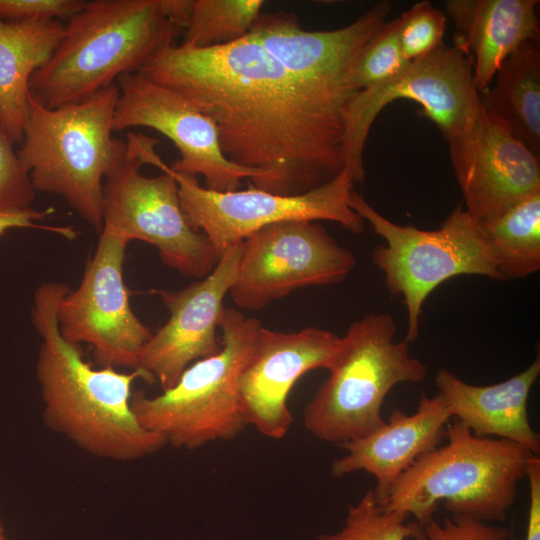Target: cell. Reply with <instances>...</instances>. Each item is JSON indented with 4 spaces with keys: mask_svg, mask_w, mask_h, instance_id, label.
Segmentation results:
<instances>
[{
    "mask_svg": "<svg viewBox=\"0 0 540 540\" xmlns=\"http://www.w3.org/2000/svg\"><path fill=\"white\" fill-rule=\"evenodd\" d=\"M401 50L399 19L386 21L364 46L350 74L352 85L361 90L391 82L409 66Z\"/></svg>",
    "mask_w": 540,
    "mask_h": 540,
    "instance_id": "4316f807",
    "label": "cell"
},
{
    "mask_svg": "<svg viewBox=\"0 0 540 540\" xmlns=\"http://www.w3.org/2000/svg\"><path fill=\"white\" fill-rule=\"evenodd\" d=\"M398 19L401 50L408 61L427 55L443 43L447 17L430 1L415 3Z\"/></svg>",
    "mask_w": 540,
    "mask_h": 540,
    "instance_id": "83f0119b",
    "label": "cell"
},
{
    "mask_svg": "<svg viewBox=\"0 0 540 540\" xmlns=\"http://www.w3.org/2000/svg\"><path fill=\"white\" fill-rule=\"evenodd\" d=\"M63 34L59 20L0 19V122L14 143L23 139L29 80L50 59Z\"/></svg>",
    "mask_w": 540,
    "mask_h": 540,
    "instance_id": "7402d4cb",
    "label": "cell"
},
{
    "mask_svg": "<svg viewBox=\"0 0 540 540\" xmlns=\"http://www.w3.org/2000/svg\"><path fill=\"white\" fill-rule=\"evenodd\" d=\"M243 242L226 249L210 274L180 290L155 292L168 309V321L152 334L140 354L142 380L173 387L194 361L219 352L217 328L223 300L235 281Z\"/></svg>",
    "mask_w": 540,
    "mask_h": 540,
    "instance_id": "9a60e30c",
    "label": "cell"
},
{
    "mask_svg": "<svg viewBox=\"0 0 540 540\" xmlns=\"http://www.w3.org/2000/svg\"><path fill=\"white\" fill-rule=\"evenodd\" d=\"M137 73L208 116L223 155L262 174L252 187L300 195L346 168L349 112L356 96L291 72L248 36L210 48L175 44Z\"/></svg>",
    "mask_w": 540,
    "mask_h": 540,
    "instance_id": "6da1fadb",
    "label": "cell"
},
{
    "mask_svg": "<svg viewBox=\"0 0 540 540\" xmlns=\"http://www.w3.org/2000/svg\"><path fill=\"white\" fill-rule=\"evenodd\" d=\"M395 334V320L387 313L366 315L349 326L329 376L303 412L313 436L339 445L365 437L385 423L381 409L394 386L424 380L426 365Z\"/></svg>",
    "mask_w": 540,
    "mask_h": 540,
    "instance_id": "8992f818",
    "label": "cell"
},
{
    "mask_svg": "<svg viewBox=\"0 0 540 540\" xmlns=\"http://www.w3.org/2000/svg\"><path fill=\"white\" fill-rule=\"evenodd\" d=\"M165 16L181 31L187 28L194 0H159Z\"/></svg>",
    "mask_w": 540,
    "mask_h": 540,
    "instance_id": "836d02e7",
    "label": "cell"
},
{
    "mask_svg": "<svg viewBox=\"0 0 540 540\" xmlns=\"http://www.w3.org/2000/svg\"><path fill=\"white\" fill-rule=\"evenodd\" d=\"M262 324L238 309L224 307L218 322V353L188 366L177 383L161 394H132L139 423L167 444L189 450L217 440H232L247 426L238 379Z\"/></svg>",
    "mask_w": 540,
    "mask_h": 540,
    "instance_id": "52a82bcc",
    "label": "cell"
},
{
    "mask_svg": "<svg viewBox=\"0 0 540 540\" xmlns=\"http://www.w3.org/2000/svg\"><path fill=\"white\" fill-rule=\"evenodd\" d=\"M423 531L424 540H516L506 527L464 515H452L441 523L432 518Z\"/></svg>",
    "mask_w": 540,
    "mask_h": 540,
    "instance_id": "f546056e",
    "label": "cell"
},
{
    "mask_svg": "<svg viewBox=\"0 0 540 540\" xmlns=\"http://www.w3.org/2000/svg\"><path fill=\"white\" fill-rule=\"evenodd\" d=\"M349 206L385 240L372 255L392 295L402 296L407 312L404 341L419 336L420 316L428 296L443 282L459 275L503 280L488 246L482 224L460 204L437 230L398 225L352 190Z\"/></svg>",
    "mask_w": 540,
    "mask_h": 540,
    "instance_id": "ba28073f",
    "label": "cell"
},
{
    "mask_svg": "<svg viewBox=\"0 0 540 540\" xmlns=\"http://www.w3.org/2000/svg\"><path fill=\"white\" fill-rule=\"evenodd\" d=\"M262 0H194L182 45L210 48L245 38L262 13Z\"/></svg>",
    "mask_w": 540,
    "mask_h": 540,
    "instance_id": "d4e9b609",
    "label": "cell"
},
{
    "mask_svg": "<svg viewBox=\"0 0 540 540\" xmlns=\"http://www.w3.org/2000/svg\"><path fill=\"white\" fill-rule=\"evenodd\" d=\"M340 341L335 333L317 327L283 332L261 325L238 379L247 426L282 439L293 423L287 405L291 389L307 372L328 370Z\"/></svg>",
    "mask_w": 540,
    "mask_h": 540,
    "instance_id": "2e32d148",
    "label": "cell"
},
{
    "mask_svg": "<svg viewBox=\"0 0 540 540\" xmlns=\"http://www.w3.org/2000/svg\"><path fill=\"white\" fill-rule=\"evenodd\" d=\"M540 38L521 44L480 93L483 110L540 157Z\"/></svg>",
    "mask_w": 540,
    "mask_h": 540,
    "instance_id": "603a6c76",
    "label": "cell"
},
{
    "mask_svg": "<svg viewBox=\"0 0 540 540\" xmlns=\"http://www.w3.org/2000/svg\"><path fill=\"white\" fill-rule=\"evenodd\" d=\"M120 95L117 83L72 105L50 109L29 92L28 116L17 152L35 191L65 199L101 232L104 182L126 156V142L114 138Z\"/></svg>",
    "mask_w": 540,
    "mask_h": 540,
    "instance_id": "5b68a950",
    "label": "cell"
},
{
    "mask_svg": "<svg viewBox=\"0 0 540 540\" xmlns=\"http://www.w3.org/2000/svg\"><path fill=\"white\" fill-rule=\"evenodd\" d=\"M444 439L395 481L381 506L413 516L422 527L441 502L452 515L506 520L518 484L539 455L506 439L477 437L457 420L448 424Z\"/></svg>",
    "mask_w": 540,
    "mask_h": 540,
    "instance_id": "277c9868",
    "label": "cell"
},
{
    "mask_svg": "<svg viewBox=\"0 0 540 540\" xmlns=\"http://www.w3.org/2000/svg\"><path fill=\"white\" fill-rule=\"evenodd\" d=\"M451 418L441 393L422 394L414 413L394 409L377 430L340 444L346 455L333 461L331 474L336 478L356 471L371 474L376 479V500L383 505L395 481L420 456L441 444Z\"/></svg>",
    "mask_w": 540,
    "mask_h": 540,
    "instance_id": "ac0fdd59",
    "label": "cell"
},
{
    "mask_svg": "<svg viewBox=\"0 0 540 540\" xmlns=\"http://www.w3.org/2000/svg\"><path fill=\"white\" fill-rule=\"evenodd\" d=\"M14 144L0 122V213L3 214L30 211L35 198L30 174Z\"/></svg>",
    "mask_w": 540,
    "mask_h": 540,
    "instance_id": "f1b7e54d",
    "label": "cell"
},
{
    "mask_svg": "<svg viewBox=\"0 0 540 540\" xmlns=\"http://www.w3.org/2000/svg\"><path fill=\"white\" fill-rule=\"evenodd\" d=\"M539 159L484 111L472 158L456 178L464 209L487 223L540 191Z\"/></svg>",
    "mask_w": 540,
    "mask_h": 540,
    "instance_id": "d6986e66",
    "label": "cell"
},
{
    "mask_svg": "<svg viewBox=\"0 0 540 540\" xmlns=\"http://www.w3.org/2000/svg\"><path fill=\"white\" fill-rule=\"evenodd\" d=\"M392 4L382 1L355 21L328 31H306L288 12L261 13L248 33L284 67L326 89L356 96L351 69L360 52L386 22Z\"/></svg>",
    "mask_w": 540,
    "mask_h": 540,
    "instance_id": "e0dca14e",
    "label": "cell"
},
{
    "mask_svg": "<svg viewBox=\"0 0 540 540\" xmlns=\"http://www.w3.org/2000/svg\"><path fill=\"white\" fill-rule=\"evenodd\" d=\"M397 99L420 104L445 138L455 176H460L472 158L484 110L469 57L443 42L411 61L396 79L356 95L349 112L346 163L355 183L365 177L363 149L369 130L380 111Z\"/></svg>",
    "mask_w": 540,
    "mask_h": 540,
    "instance_id": "9c48e42d",
    "label": "cell"
},
{
    "mask_svg": "<svg viewBox=\"0 0 540 540\" xmlns=\"http://www.w3.org/2000/svg\"><path fill=\"white\" fill-rule=\"evenodd\" d=\"M180 32L159 0L86 2L64 24L50 59L32 74L29 92L50 109L79 103L139 72L175 45Z\"/></svg>",
    "mask_w": 540,
    "mask_h": 540,
    "instance_id": "3957f363",
    "label": "cell"
},
{
    "mask_svg": "<svg viewBox=\"0 0 540 540\" xmlns=\"http://www.w3.org/2000/svg\"><path fill=\"white\" fill-rule=\"evenodd\" d=\"M355 263L353 253L322 225L306 220L278 222L243 241L229 294L239 308L260 310L297 289L339 283Z\"/></svg>",
    "mask_w": 540,
    "mask_h": 540,
    "instance_id": "7c38bea8",
    "label": "cell"
},
{
    "mask_svg": "<svg viewBox=\"0 0 540 540\" xmlns=\"http://www.w3.org/2000/svg\"><path fill=\"white\" fill-rule=\"evenodd\" d=\"M87 1L0 0V19L13 22L70 19Z\"/></svg>",
    "mask_w": 540,
    "mask_h": 540,
    "instance_id": "4dcf8cb0",
    "label": "cell"
},
{
    "mask_svg": "<svg viewBox=\"0 0 540 540\" xmlns=\"http://www.w3.org/2000/svg\"><path fill=\"white\" fill-rule=\"evenodd\" d=\"M481 224L503 280L525 278L540 270V191Z\"/></svg>",
    "mask_w": 540,
    "mask_h": 540,
    "instance_id": "cb8c5ba5",
    "label": "cell"
},
{
    "mask_svg": "<svg viewBox=\"0 0 540 540\" xmlns=\"http://www.w3.org/2000/svg\"><path fill=\"white\" fill-rule=\"evenodd\" d=\"M79 286L59 300L58 326L71 343H86L100 367L138 366L152 331L133 312L123 268L129 240L102 230Z\"/></svg>",
    "mask_w": 540,
    "mask_h": 540,
    "instance_id": "4fadbf2b",
    "label": "cell"
},
{
    "mask_svg": "<svg viewBox=\"0 0 540 540\" xmlns=\"http://www.w3.org/2000/svg\"><path fill=\"white\" fill-rule=\"evenodd\" d=\"M120 95L116 104L113 130L147 127L173 142L180 158L172 170L201 175L207 189L236 191L242 180L255 184L262 174L229 161L222 153L214 122L177 92L140 73L117 80Z\"/></svg>",
    "mask_w": 540,
    "mask_h": 540,
    "instance_id": "5bb4252c",
    "label": "cell"
},
{
    "mask_svg": "<svg viewBox=\"0 0 540 540\" xmlns=\"http://www.w3.org/2000/svg\"><path fill=\"white\" fill-rule=\"evenodd\" d=\"M126 147V156L104 182L102 230L152 244L162 262L184 276L206 277L220 255L205 234L188 224L176 180L157 164L161 174L143 175L141 160Z\"/></svg>",
    "mask_w": 540,
    "mask_h": 540,
    "instance_id": "8fae6325",
    "label": "cell"
},
{
    "mask_svg": "<svg viewBox=\"0 0 540 540\" xmlns=\"http://www.w3.org/2000/svg\"><path fill=\"white\" fill-rule=\"evenodd\" d=\"M540 374L537 358L515 376L488 386L469 384L446 368L435 376L452 417L477 437H496L540 453V436L529 421L528 399Z\"/></svg>",
    "mask_w": 540,
    "mask_h": 540,
    "instance_id": "44dd1931",
    "label": "cell"
},
{
    "mask_svg": "<svg viewBox=\"0 0 540 540\" xmlns=\"http://www.w3.org/2000/svg\"><path fill=\"white\" fill-rule=\"evenodd\" d=\"M409 517L383 508L369 489L358 503L348 506L344 526L316 540H424L423 527Z\"/></svg>",
    "mask_w": 540,
    "mask_h": 540,
    "instance_id": "484cf974",
    "label": "cell"
},
{
    "mask_svg": "<svg viewBox=\"0 0 540 540\" xmlns=\"http://www.w3.org/2000/svg\"><path fill=\"white\" fill-rule=\"evenodd\" d=\"M148 165H161L176 180L182 212L194 230L209 239L218 254L243 242L259 229L291 220H327L358 234L364 220L349 206L354 179L345 168L335 179L295 196H282L250 186L246 190L218 192L199 184L197 177L175 172L155 147L143 150Z\"/></svg>",
    "mask_w": 540,
    "mask_h": 540,
    "instance_id": "30bf717a",
    "label": "cell"
},
{
    "mask_svg": "<svg viewBox=\"0 0 540 540\" xmlns=\"http://www.w3.org/2000/svg\"><path fill=\"white\" fill-rule=\"evenodd\" d=\"M52 209L44 211L30 210L21 213L3 214L0 213V237L10 229L16 228H33L59 234L68 239L77 237V232L70 226H50L39 223L44 220Z\"/></svg>",
    "mask_w": 540,
    "mask_h": 540,
    "instance_id": "1f68e13d",
    "label": "cell"
},
{
    "mask_svg": "<svg viewBox=\"0 0 540 540\" xmlns=\"http://www.w3.org/2000/svg\"><path fill=\"white\" fill-rule=\"evenodd\" d=\"M0 540H8L7 536H6V533H5V528H4V525L0 519Z\"/></svg>",
    "mask_w": 540,
    "mask_h": 540,
    "instance_id": "e575fe53",
    "label": "cell"
},
{
    "mask_svg": "<svg viewBox=\"0 0 540 540\" xmlns=\"http://www.w3.org/2000/svg\"><path fill=\"white\" fill-rule=\"evenodd\" d=\"M68 290L64 283L46 282L33 298L32 323L42 339L36 376L45 425L103 459L133 461L160 451L165 439L144 428L131 408L132 386L141 372L94 368L80 345L62 336L57 307Z\"/></svg>",
    "mask_w": 540,
    "mask_h": 540,
    "instance_id": "7a4b0ae2",
    "label": "cell"
},
{
    "mask_svg": "<svg viewBox=\"0 0 540 540\" xmlns=\"http://www.w3.org/2000/svg\"><path fill=\"white\" fill-rule=\"evenodd\" d=\"M538 0H447L454 46L469 57L479 93L521 44L540 38Z\"/></svg>",
    "mask_w": 540,
    "mask_h": 540,
    "instance_id": "ffe728a7",
    "label": "cell"
},
{
    "mask_svg": "<svg viewBox=\"0 0 540 540\" xmlns=\"http://www.w3.org/2000/svg\"><path fill=\"white\" fill-rule=\"evenodd\" d=\"M529 482L528 523L525 540H540V457L531 461L527 476Z\"/></svg>",
    "mask_w": 540,
    "mask_h": 540,
    "instance_id": "d6a6232c",
    "label": "cell"
}]
</instances>
